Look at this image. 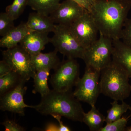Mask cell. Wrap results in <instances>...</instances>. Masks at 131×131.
Segmentation results:
<instances>
[{"label":"cell","instance_id":"1","mask_svg":"<svg viewBox=\"0 0 131 131\" xmlns=\"http://www.w3.org/2000/svg\"><path fill=\"white\" fill-rule=\"evenodd\" d=\"M131 8V0H96L89 12L99 32L113 40L121 35Z\"/></svg>","mask_w":131,"mask_h":131},{"label":"cell","instance_id":"2","mask_svg":"<svg viewBox=\"0 0 131 131\" xmlns=\"http://www.w3.org/2000/svg\"><path fill=\"white\" fill-rule=\"evenodd\" d=\"M80 102L72 91L53 89L42 97L38 104L32 106L31 108L43 115L58 114L73 121L82 122L84 112Z\"/></svg>","mask_w":131,"mask_h":131},{"label":"cell","instance_id":"3","mask_svg":"<svg viewBox=\"0 0 131 131\" xmlns=\"http://www.w3.org/2000/svg\"><path fill=\"white\" fill-rule=\"evenodd\" d=\"M126 71L112 60L110 64L101 71V93L114 100L124 101L131 92V85Z\"/></svg>","mask_w":131,"mask_h":131},{"label":"cell","instance_id":"4","mask_svg":"<svg viewBox=\"0 0 131 131\" xmlns=\"http://www.w3.org/2000/svg\"><path fill=\"white\" fill-rule=\"evenodd\" d=\"M50 43L55 50L68 58L83 59L85 49L80 45L68 26L56 24Z\"/></svg>","mask_w":131,"mask_h":131},{"label":"cell","instance_id":"5","mask_svg":"<svg viewBox=\"0 0 131 131\" xmlns=\"http://www.w3.org/2000/svg\"><path fill=\"white\" fill-rule=\"evenodd\" d=\"M97 40L85 49L84 61L87 67L101 71L108 66L112 60L113 40L99 32Z\"/></svg>","mask_w":131,"mask_h":131},{"label":"cell","instance_id":"6","mask_svg":"<svg viewBox=\"0 0 131 131\" xmlns=\"http://www.w3.org/2000/svg\"><path fill=\"white\" fill-rule=\"evenodd\" d=\"M54 70L50 82L55 90L71 91L80 80V66L75 59L68 58L60 62Z\"/></svg>","mask_w":131,"mask_h":131},{"label":"cell","instance_id":"7","mask_svg":"<svg viewBox=\"0 0 131 131\" xmlns=\"http://www.w3.org/2000/svg\"><path fill=\"white\" fill-rule=\"evenodd\" d=\"M3 59L26 82L33 78L36 73L31 57L20 45L2 51Z\"/></svg>","mask_w":131,"mask_h":131},{"label":"cell","instance_id":"8","mask_svg":"<svg viewBox=\"0 0 131 131\" xmlns=\"http://www.w3.org/2000/svg\"><path fill=\"white\" fill-rule=\"evenodd\" d=\"M100 74L101 71L86 66L84 74L80 78L73 92L77 99L91 106L95 105L101 93L99 84Z\"/></svg>","mask_w":131,"mask_h":131},{"label":"cell","instance_id":"9","mask_svg":"<svg viewBox=\"0 0 131 131\" xmlns=\"http://www.w3.org/2000/svg\"><path fill=\"white\" fill-rule=\"evenodd\" d=\"M69 27L80 45L85 49L98 39L97 36L99 30L88 11Z\"/></svg>","mask_w":131,"mask_h":131},{"label":"cell","instance_id":"10","mask_svg":"<svg viewBox=\"0 0 131 131\" xmlns=\"http://www.w3.org/2000/svg\"><path fill=\"white\" fill-rule=\"evenodd\" d=\"M26 83H21L1 96L0 109L2 111H8L23 116L25 115L26 108H31L32 106L26 105L24 102V96L27 90L25 86Z\"/></svg>","mask_w":131,"mask_h":131},{"label":"cell","instance_id":"11","mask_svg":"<svg viewBox=\"0 0 131 131\" xmlns=\"http://www.w3.org/2000/svg\"><path fill=\"white\" fill-rule=\"evenodd\" d=\"M86 11L73 0H65L49 16L55 24L70 26Z\"/></svg>","mask_w":131,"mask_h":131},{"label":"cell","instance_id":"12","mask_svg":"<svg viewBox=\"0 0 131 131\" xmlns=\"http://www.w3.org/2000/svg\"><path fill=\"white\" fill-rule=\"evenodd\" d=\"M49 33L31 31L26 35L19 45L31 56L38 54L50 43V38L48 36Z\"/></svg>","mask_w":131,"mask_h":131},{"label":"cell","instance_id":"13","mask_svg":"<svg viewBox=\"0 0 131 131\" xmlns=\"http://www.w3.org/2000/svg\"><path fill=\"white\" fill-rule=\"evenodd\" d=\"M112 59L126 71L131 78V47L120 39L113 40Z\"/></svg>","mask_w":131,"mask_h":131},{"label":"cell","instance_id":"14","mask_svg":"<svg viewBox=\"0 0 131 131\" xmlns=\"http://www.w3.org/2000/svg\"><path fill=\"white\" fill-rule=\"evenodd\" d=\"M27 28L31 31L54 32L56 25L49 15L38 12L30 13L26 22Z\"/></svg>","mask_w":131,"mask_h":131},{"label":"cell","instance_id":"15","mask_svg":"<svg viewBox=\"0 0 131 131\" xmlns=\"http://www.w3.org/2000/svg\"><path fill=\"white\" fill-rule=\"evenodd\" d=\"M31 31L27 28L25 23L21 22L13 28L0 39V46L10 49L20 44L26 35Z\"/></svg>","mask_w":131,"mask_h":131},{"label":"cell","instance_id":"16","mask_svg":"<svg viewBox=\"0 0 131 131\" xmlns=\"http://www.w3.org/2000/svg\"><path fill=\"white\" fill-rule=\"evenodd\" d=\"M57 52L55 50L49 53L40 52L31 56L33 65L36 71L41 70L50 71L55 69L61 62L58 56Z\"/></svg>","mask_w":131,"mask_h":131},{"label":"cell","instance_id":"17","mask_svg":"<svg viewBox=\"0 0 131 131\" xmlns=\"http://www.w3.org/2000/svg\"><path fill=\"white\" fill-rule=\"evenodd\" d=\"M106 117L102 114L95 107L91 106V108L87 113H83L82 122L88 127L90 130L100 131L105 122Z\"/></svg>","mask_w":131,"mask_h":131},{"label":"cell","instance_id":"18","mask_svg":"<svg viewBox=\"0 0 131 131\" xmlns=\"http://www.w3.org/2000/svg\"><path fill=\"white\" fill-rule=\"evenodd\" d=\"M61 0H28L27 5L35 12L50 15L58 7Z\"/></svg>","mask_w":131,"mask_h":131},{"label":"cell","instance_id":"19","mask_svg":"<svg viewBox=\"0 0 131 131\" xmlns=\"http://www.w3.org/2000/svg\"><path fill=\"white\" fill-rule=\"evenodd\" d=\"M50 70H41L37 71L34 77V89L32 93H39L41 97L44 96L49 93L51 90L48 85V78Z\"/></svg>","mask_w":131,"mask_h":131},{"label":"cell","instance_id":"20","mask_svg":"<svg viewBox=\"0 0 131 131\" xmlns=\"http://www.w3.org/2000/svg\"><path fill=\"white\" fill-rule=\"evenodd\" d=\"M26 82L17 73L12 71L7 74L0 77V95L2 96L21 83Z\"/></svg>","mask_w":131,"mask_h":131},{"label":"cell","instance_id":"21","mask_svg":"<svg viewBox=\"0 0 131 131\" xmlns=\"http://www.w3.org/2000/svg\"><path fill=\"white\" fill-rule=\"evenodd\" d=\"M121 104H119L118 101L114 100L111 102L112 107L107 111V116L106 117V124L115 121L122 118V115L128 110H131V106L122 101Z\"/></svg>","mask_w":131,"mask_h":131},{"label":"cell","instance_id":"22","mask_svg":"<svg viewBox=\"0 0 131 131\" xmlns=\"http://www.w3.org/2000/svg\"><path fill=\"white\" fill-rule=\"evenodd\" d=\"M27 2L28 0H14L12 4L6 8V12L15 20L23 13L27 5Z\"/></svg>","mask_w":131,"mask_h":131},{"label":"cell","instance_id":"23","mask_svg":"<svg viewBox=\"0 0 131 131\" xmlns=\"http://www.w3.org/2000/svg\"><path fill=\"white\" fill-rule=\"evenodd\" d=\"M14 21L6 12L0 14V35L4 36L15 27Z\"/></svg>","mask_w":131,"mask_h":131},{"label":"cell","instance_id":"24","mask_svg":"<svg viewBox=\"0 0 131 131\" xmlns=\"http://www.w3.org/2000/svg\"><path fill=\"white\" fill-rule=\"evenodd\" d=\"M129 118L122 117L119 119L106 124L100 131H125Z\"/></svg>","mask_w":131,"mask_h":131},{"label":"cell","instance_id":"25","mask_svg":"<svg viewBox=\"0 0 131 131\" xmlns=\"http://www.w3.org/2000/svg\"><path fill=\"white\" fill-rule=\"evenodd\" d=\"M120 39L124 44L131 47V18L126 21L121 35Z\"/></svg>","mask_w":131,"mask_h":131},{"label":"cell","instance_id":"26","mask_svg":"<svg viewBox=\"0 0 131 131\" xmlns=\"http://www.w3.org/2000/svg\"><path fill=\"white\" fill-rule=\"evenodd\" d=\"M2 124L5 127L6 131H24L25 128L12 120L6 119Z\"/></svg>","mask_w":131,"mask_h":131},{"label":"cell","instance_id":"27","mask_svg":"<svg viewBox=\"0 0 131 131\" xmlns=\"http://www.w3.org/2000/svg\"><path fill=\"white\" fill-rule=\"evenodd\" d=\"M89 12H90L96 0H73Z\"/></svg>","mask_w":131,"mask_h":131},{"label":"cell","instance_id":"28","mask_svg":"<svg viewBox=\"0 0 131 131\" xmlns=\"http://www.w3.org/2000/svg\"><path fill=\"white\" fill-rule=\"evenodd\" d=\"M9 66L4 60L0 62V77L3 76L12 71Z\"/></svg>","mask_w":131,"mask_h":131},{"label":"cell","instance_id":"29","mask_svg":"<svg viewBox=\"0 0 131 131\" xmlns=\"http://www.w3.org/2000/svg\"><path fill=\"white\" fill-rule=\"evenodd\" d=\"M54 118L57 120L58 121L59 123V131H71L70 128L65 125L63 124V122L61 120V118L62 116L58 114H52L51 115Z\"/></svg>","mask_w":131,"mask_h":131},{"label":"cell","instance_id":"30","mask_svg":"<svg viewBox=\"0 0 131 131\" xmlns=\"http://www.w3.org/2000/svg\"><path fill=\"white\" fill-rule=\"evenodd\" d=\"M44 130L46 131H59V127L56 124L50 123L46 125Z\"/></svg>","mask_w":131,"mask_h":131},{"label":"cell","instance_id":"31","mask_svg":"<svg viewBox=\"0 0 131 131\" xmlns=\"http://www.w3.org/2000/svg\"><path fill=\"white\" fill-rule=\"evenodd\" d=\"M125 131H131V126L128 127H126Z\"/></svg>","mask_w":131,"mask_h":131},{"label":"cell","instance_id":"32","mask_svg":"<svg viewBox=\"0 0 131 131\" xmlns=\"http://www.w3.org/2000/svg\"></svg>","mask_w":131,"mask_h":131}]
</instances>
